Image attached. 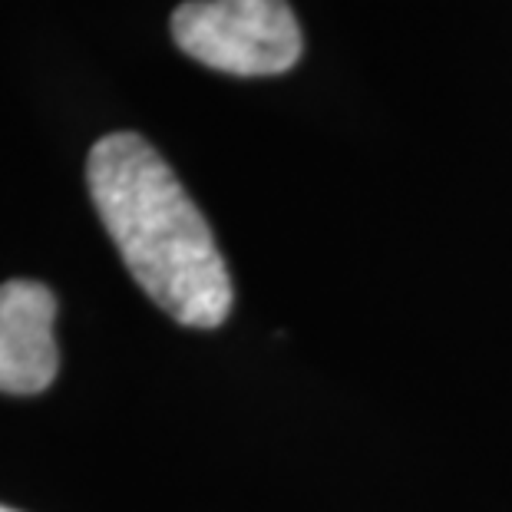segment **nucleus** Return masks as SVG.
I'll return each instance as SVG.
<instances>
[{"instance_id": "obj_1", "label": "nucleus", "mask_w": 512, "mask_h": 512, "mask_svg": "<svg viewBox=\"0 0 512 512\" xmlns=\"http://www.w3.org/2000/svg\"><path fill=\"white\" fill-rule=\"evenodd\" d=\"M86 185L136 285L185 328H219L232 311V278L169 162L143 136L110 133L90 149Z\"/></svg>"}, {"instance_id": "obj_2", "label": "nucleus", "mask_w": 512, "mask_h": 512, "mask_svg": "<svg viewBox=\"0 0 512 512\" xmlns=\"http://www.w3.org/2000/svg\"><path fill=\"white\" fill-rule=\"evenodd\" d=\"M172 40L202 67L232 76H275L298 63L304 40L288 0H185Z\"/></svg>"}, {"instance_id": "obj_3", "label": "nucleus", "mask_w": 512, "mask_h": 512, "mask_svg": "<svg viewBox=\"0 0 512 512\" xmlns=\"http://www.w3.org/2000/svg\"><path fill=\"white\" fill-rule=\"evenodd\" d=\"M57 298L47 285L14 278L0 285V390L40 394L53 384L60 351L53 341Z\"/></svg>"}, {"instance_id": "obj_4", "label": "nucleus", "mask_w": 512, "mask_h": 512, "mask_svg": "<svg viewBox=\"0 0 512 512\" xmlns=\"http://www.w3.org/2000/svg\"><path fill=\"white\" fill-rule=\"evenodd\" d=\"M0 512H14V509H7V506H0Z\"/></svg>"}]
</instances>
